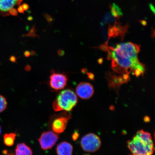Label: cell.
Here are the masks:
<instances>
[{
	"instance_id": "11",
	"label": "cell",
	"mask_w": 155,
	"mask_h": 155,
	"mask_svg": "<svg viewBox=\"0 0 155 155\" xmlns=\"http://www.w3.org/2000/svg\"><path fill=\"white\" fill-rule=\"evenodd\" d=\"M15 155H32L31 149L24 143L17 144L15 149Z\"/></svg>"
},
{
	"instance_id": "17",
	"label": "cell",
	"mask_w": 155,
	"mask_h": 155,
	"mask_svg": "<svg viewBox=\"0 0 155 155\" xmlns=\"http://www.w3.org/2000/svg\"><path fill=\"white\" fill-rule=\"evenodd\" d=\"M79 136V134L78 133H75L73 134L72 135V139L73 140H76L78 138Z\"/></svg>"
},
{
	"instance_id": "12",
	"label": "cell",
	"mask_w": 155,
	"mask_h": 155,
	"mask_svg": "<svg viewBox=\"0 0 155 155\" xmlns=\"http://www.w3.org/2000/svg\"><path fill=\"white\" fill-rule=\"evenodd\" d=\"M17 134L15 133L5 134L3 137L4 143L8 147L13 146L15 143Z\"/></svg>"
},
{
	"instance_id": "19",
	"label": "cell",
	"mask_w": 155,
	"mask_h": 155,
	"mask_svg": "<svg viewBox=\"0 0 155 155\" xmlns=\"http://www.w3.org/2000/svg\"><path fill=\"white\" fill-rule=\"evenodd\" d=\"M18 11L20 13H23L24 12V9H23L22 6H19L18 8Z\"/></svg>"
},
{
	"instance_id": "18",
	"label": "cell",
	"mask_w": 155,
	"mask_h": 155,
	"mask_svg": "<svg viewBox=\"0 0 155 155\" xmlns=\"http://www.w3.org/2000/svg\"><path fill=\"white\" fill-rule=\"evenodd\" d=\"M22 6L24 11L27 10V9H28L29 7L28 5L26 4H24Z\"/></svg>"
},
{
	"instance_id": "8",
	"label": "cell",
	"mask_w": 155,
	"mask_h": 155,
	"mask_svg": "<svg viewBox=\"0 0 155 155\" xmlns=\"http://www.w3.org/2000/svg\"><path fill=\"white\" fill-rule=\"evenodd\" d=\"M70 115H65L60 116L54 120L52 124L53 130L57 133L63 132L66 128L68 122L70 119Z\"/></svg>"
},
{
	"instance_id": "15",
	"label": "cell",
	"mask_w": 155,
	"mask_h": 155,
	"mask_svg": "<svg viewBox=\"0 0 155 155\" xmlns=\"http://www.w3.org/2000/svg\"><path fill=\"white\" fill-rule=\"evenodd\" d=\"M3 155H15L12 151L5 150L3 151Z\"/></svg>"
},
{
	"instance_id": "6",
	"label": "cell",
	"mask_w": 155,
	"mask_h": 155,
	"mask_svg": "<svg viewBox=\"0 0 155 155\" xmlns=\"http://www.w3.org/2000/svg\"><path fill=\"white\" fill-rule=\"evenodd\" d=\"M68 80L66 75L63 73L53 72L50 77L49 86L54 91L61 90L67 86Z\"/></svg>"
},
{
	"instance_id": "5",
	"label": "cell",
	"mask_w": 155,
	"mask_h": 155,
	"mask_svg": "<svg viewBox=\"0 0 155 155\" xmlns=\"http://www.w3.org/2000/svg\"><path fill=\"white\" fill-rule=\"evenodd\" d=\"M59 139L57 134L53 131L44 132L41 135L38 140L42 150H48L51 149Z\"/></svg>"
},
{
	"instance_id": "4",
	"label": "cell",
	"mask_w": 155,
	"mask_h": 155,
	"mask_svg": "<svg viewBox=\"0 0 155 155\" xmlns=\"http://www.w3.org/2000/svg\"><path fill=\"white\" fill-rule=\"evenodd\" d=\"M100 137L93 133H90L83 137L81 141L83 150L86 152H94L98 150L101 146Z\"/></svg>"
},
{
	"instance_id": "22",
	"label": "cell",
	"mask_w": 155,
	"mask_h": 155,
	"mask_svg": "<svg viewBox=\"0 0 155 155\" xmlns=\"http://www.w3.org/2000/svg\"></svg>"
},
{
	"instance_id": "14",
	"label": "cell",
	"mask_w": 155,
	"mask_h": 155,
	"mask_svg": "<svg viewBox=\"0 0 155 155\" xmlns=\"http://www.w3.org/2000/svg\"><path fill=\"white\" fill-rule=\"evenodd\" d=\"M112 15L115 17L119 16V15H121V13L120 9L118 8L117 6L114 5L112 6Z\"/></svg>"
},
{
	"instance_id": "13",
	"label": "cell",
	"mask_w": 155,
	"mask_h": 155,
	"mask_svg": "<svg viewBox=\"0 0 155 155\" xmlns=\"http://www.w3.org/2000/svg\"><path fill=\"white\" fill-rule=\"evenodd\" d=\"M7 102L4 97L0 95V113L3 112L7 107Z\"/></svg>"
},
{
	"instance_id": "7",
	"label": "cell",
	"mask_w": 155,
	"mask_h": 155,
	"mask_svg": "<svg viewBox=\"0 0 155 155\" xmlns=\"http://www.w3.org/2000/svg\"><path fill=\"white\" fill-rule=\"evenodd\" d=\"M77 95L84 100L91 97L94 92V88L91 84L87 82H82L78 85L76 88Z\"/></svg>"
},
{
	"instance_id": "16",
	"label": "cell",
	"mask_w": 155,
	"mask_h": 155,
	"mask_svg": "<svg viewBox=\"0 0 155 155\" xmlns=\"http://www.w3.org/2000/svg\"><path fill=\"white\" fill-rule=\"evenodd\" d=\"M9 13L11 15H15L17 14V11L15 9L13 8L9 11Z\"/></svg>"
},
{
	"instance_id": "10",
	"label": "cell",
	"mask_w": 155,
	"mask_h": 155,
	"mask_svg": "<svg viewBox=\"0 0 155 155\" xmlns=\"http://www.w3.org/2000/svg\"><path fill=\"white\" fill-rule=\"evenodd\" d=\"M56 151L58 155H72L73 147L70 143L63 141L58 145Z\"/></svg>"
},
{
	"instance_id": "1",
	"label": "cell",
	"mask_w": 155,
	"mask_h": 155,
	"mask_svg": "<svg viewBox=\"0 0 155 155\" xmlns=\"http://www.w3.org/2000/svg\"><path fill=\"white\" fill-rule=\"evenodd\" d=\"M139 46L132 42L117 45L115 48H112L110 52L112 68L118 73L131 71L137 77L143 75L145 68L139 61Z\"/></svg>"
},
{
	"instance_id": "21",
	"label": "cell",
	"mask_w": 155,
	"mask_h": 155,
	"mask_svg": "<svg viewBox=\"0 0 155 155\" xmlns=\"http://www.w3.org/2000/svg\"><path fill=\"white\" fill-rule=\"evenodd\" d=\"M2 133V128L1 125H0V135Z\"/></svg>"
},
{
	"instance_id": "20",
	"label": "cell",
	"mask_w": 155,
	"mask_h": 155,
	"mask_svg": "<svg viewBox=\"0 0 155 155\" xmlns=\"http://www.w3.org/2000/svg\"><path fill=\"white\" fill-rule=\"evenodd\" d=\"M150 9H152V11L153 12H154V8L153 6L152 5H150Z\"/></svg>"
},
{
	"instance_id": "9",
	"label": "cell",
	"mask_w": 155,
	"mask_h": 155,
	"mask_svg": "<svg viewBox=\"0 0 155 155\" xmlns=\"http://www.w3.org/2000/svg\"><path fill=\"white\" fill-rule=\"evenodd\" d=\"M22 0H0V12L3 14L9 13L15 5L20 3Z\"/></svg>"
},
{
	"instance_id": "2",
	"label": "cell",
	"mask_w": 155,
	"mask_h": 155,
	"mask_svg": "<svg viewBox=\"0 0 155 155\" xmlns=\"http://www.w3.org/2000/svg\"><path fill=\"white\" fill-rule=\"evenodd\" d=\"M127 146L134 155H152L154 145L150 133L141 130L127 142Z\"/></svg>"
},
{
	"instance_id": "3",
	"label": "cell",
	"mask_w": 155,
	"mask_h": 155,
	"mask_svg": "<svg viewBox=\"0 0 155 155\" xmlns=\"http://www.w3.org/2000/svg\"><path fill=\"white\" fill-rule=\"evenodd\" d=\"M78 98L76 94L69 89L64 90L60 93L53 104L56 112L72 111L77 105Z\"/></svg>"
}]
</instances>
